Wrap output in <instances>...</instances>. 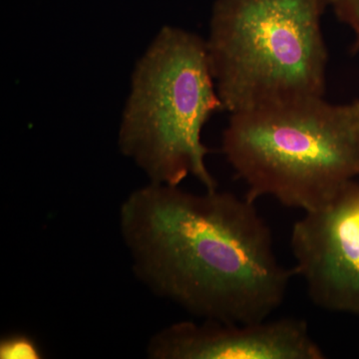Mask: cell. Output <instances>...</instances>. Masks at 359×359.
Listing matches in <instances>:
<instances>
[{
	"mask_svg": "<svg viewBox=\"0 0 359 359\" xmlns=\"http://www.w3.org/2000/svg\"><path fill=\"white\" fill-rule=\"evenodd\" d=\"M120 229L137 276L204 320H266L295 275L278 262L255 202L218 189L150 183L123 203Z\"/></svg>",
	"mask_w": 359,
	"mask_h": 359,
	"instance_id": "cell-1",
	"label": "cell"
},
{
	"mask_svg": "<svg viewBox=\"0 0 359 359\" xmlns=\"http://www.w3.org/2000/svg\"><path fill=\"white\" fill-rule=\"evenodd\" d=\"M222 148L252 202L318 209L359 177V100L321 97L231 113Z\"/></svg>",
	"mask_w": 359,
	"mask_h": 359,
	"instance_id": "cell-2",
	"label": "cell"
},
{
	"mask_svg": "<svg viewBox=\"0 0 359 359\" xmlns=\"http://www.w3.org/2000/svg\"><path fill=\"white\" fill-rule=\"evenodd\" d=\"M224 110L205 40L164 26L137 61L118 144L150 183L179 186L193 177L205 190L217 182L207 167L205 125Z\"/></svg>",
	"mask_w": 359,
	"mask_h": 359,
	"instance_id": "cell-3",
	"label": "cell"
},
{
	"mask_svg": "<svg viewBox=\"0 0 359 359\" xmlns=\"http://www.w3.org/2000/svg\"><path fill=\"white\" fill-rule=\"evenodd\" d=\"M327 0H216L207 43L224 110L325 97Z\"/></svg>",
	"mask_w": 359,
	"mask_h": 359,
	"instance_id": "cell-4",
	"label": "cell"
},
{
	"mask_svg": "<svg viewBox=\"0 0 359 359\" xmlns=\"http://www.w3.org/2000/svg\"><path fill=\"white\" fill-rule=\"evenodd\" d=\"M290 248L295 275L316 306L359 316V183L304 212L292 226Z\"/></svg>",
	"mask_w": 359,
	"mask_h": 359,
	"instance_id": "cell-5",
	"label": "cell"
},
{
	"mask_svg": "<svg viewBox=\"0 0 359 359\" xmlns=\"http://www.w3.org/2000/svg\"><path fill=\"white\" fill-rule=\"evenodd\" d=\"M148 354L155 359L325 358L308 325L294 318L254 323L181 321L155 334Z\"/></svg>",
	"mask_w": 359,
	"mask_h": 359,
	"instance_id": "cell-6",
	"label": "cell"
},
{
	"mask_svg": "<svg viewBox=\"0 0 359 359\" xmlns=\"http://www.w3.org/2000/svg\"><path fill=\"white\" fill-rule=\"evenodd\" d=\"M42 358L36 342L25 334H13L1 340L0 358L39 359Z\"/></svg>",
	"mask_w": 359,
	"mask_h": 359,
	"instance_id": "cell-7",
	"label": "cell"
},
{
	"mask_svg": "<svg viewBox=\"0 0 359 359\" xmlns=\"http://www.w3.org/2000/svg\"><path fill=\"white\" fill-rule=\"evenodd\" d=\"M327 6L334 11L339 21L351 28L353 33L351 51H359V0H327Z\"/></svg>",
	"mask_w": 359,
	"mask_h": 359,
	"instance_id": "cell-8",
	"label": "cell"
}]
</instances>
